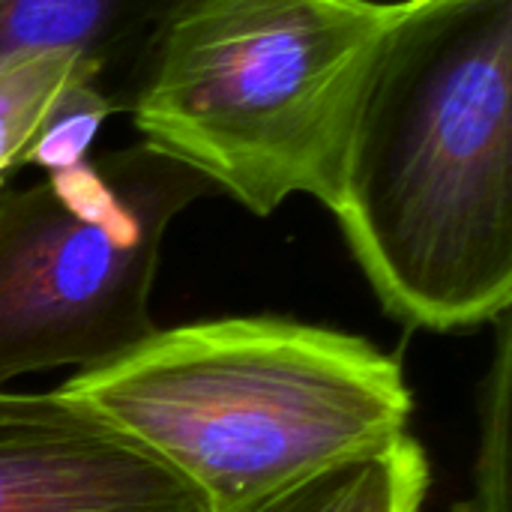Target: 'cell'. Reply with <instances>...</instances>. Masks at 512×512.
Listing matches in <instances>:
<instances>
[{"label": "cell", "instance_id": "cell-1", "mask_svg": "<svg viewBox=\"0 0 512 512\" xmlns=\"http://www.w3.org/2000/svg\"><path fill=\"white\" fill-rule=\"evenodd\" d=\"M327 210L405 327L510 312L512 0H402Z\"/></svg>", "mask_w": 512, "mask_h": 512}, {"label": "cell", "instance_id": "cell-2", "mask_svg": "<svg viewBox=\"0 0 512 512\" xmlns=\"http://www.w3.org/2000/svg\"><path fill=\"white\" fill-rule=\"evenodd\" d=\"M231 512L402 432V363L369 339L252 315L153 330L54 390Z\"/></svg>", "mask_w": 512, "mask_h": 512}, {"label": "cell", "instance_id": "cell-3", "mask_svg": "<svg viewBox=\"0 0 512 512\" xmlns=\"http://www.w3.org/2000/svg\"><path fill=\"white\" fill-rule=\"evenodd\" d=\"M402 0H180L129 117L144 144L255 216L333 198Z\"/></svg>", "mask_w": 512, "mask_h": 512}, {"label": "cell", "instance_id": "cell-4", "mask_svg": "<svg viewBox=\"0 0 512 512\" xmlns=\"http://www.w3.org/2000/svg\"><path fill=\"white\" fill-rule=\"evenodd\" d=\"M216 189L135 141L0 192V390L30 372L108 363L156 324L171 222Z\"/></svg>", "mask_w": 512, "mask_h": 512}, {"label": "cell", "instance_id": "cell-5", "mask_svg": "<svg viewBox=\"0 0 512 512\" xmlns=\"http://www.w3.org/2000/svg\"><path fill=\"white\" fill-rule=\"evenodd\" d=\"M0 512H210V507L156 456L60 399L45 414L0 423Z\"/></svg>", "mask_w": 512, "mask_h": 512}, {"label": "cell", "instance_id": "cell-6", "mask_svg": "<svg viewBox=\"0 0 512 512\" xmlns=\"http://www.w3.org/2000/svg\"><path fill=\"white\" fill-rule=\"evenodd\" d=\"M180 0H0V60L72 51L117 114H129L150 54Z\"/></svg>", "mask_w": 512, "mask_h": 512}, {"label": "cell", "instance_id": "cell-7", "mask_svg": "<svg viewBox=\"0 0 512 512\" xmlns=\"http://www.w3.org/2000/svg\"><path fill=\"white\" fill-rule=\"evenodd\" d=\"M429 480L432 471L423 444L402 432L231 512H420Z\"/></svg>", "mask_w": 512, "mask_h": 512}, {"label": "cell", "instance_id": "cell-8", "mask_svg": "<svg viewBox=\"0 0 512 512\" xmlns=\"http://www.w3.org/2000/svg\"><path fill=\"white\" fill-rule=\"evenodd\" d=\"M81 84L99 87L93 69L72 51H21L0 60V192L51 114Z\"/></svg>", "mask_w": 512, "mask_h": 512}, {"label": "cell", "instance_id": "cell-9", "mask_svg": "<svg viewBox=\"0 0 512 512\" xmlns=\"http://www.w3.org/2000/svg\"><path fill=\"white\" fill-rule=\"evenodd\" d=\"M495 357L480 402V450L474 468V492L456 512H510V312L495 318Z\"/></svg>", "mask_w": 512, "mask_h": 512}, {"label": "cell", "instance_id": "cell-10", "mask_svg": "<svg viewBox=\"0 0 512 512\" xmlns=\"http://www.w3.org/2000/svg\"><path fill=\"white\" fill-rule=\"evenodd\" d=\"M54 405H60L54 390L51 393H6V390H0V423L36 417V414L51 411Z\"/></svg>", "mask_w": 512, "mask_h": 512}]
</instances>
